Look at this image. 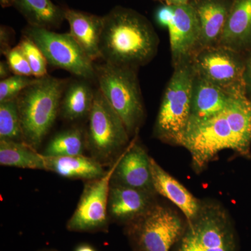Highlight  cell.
<instances>
[{"instance_id":"obj_18","label":"cell","mask_w":251,"mask_h":251,"mask_svg":"<svg viewBox=\"0 0 251 251\" xmlns=\"http://www.w3.org/2000/svg\"><path fill=\"white\" fill-rule=\"evenodd\" d=\"M192 4L199 21L201 30L199 50L217 46L231 5L226 0H197Z\"/></svg>"},{"instance_id":"obj_9","label":"cell","mask_w":251,"mask_h":251,"mask_svg":"<svg viewBox=\"0 0 251 251\" xmlns=\"http://www.w3.org/2000/svg\"><path fill=\"white\" fill-rule=\"evenodd\" d=\"M180 145L191 153L193 167L198 172L226 149L243 156L242 146L224 111L188 128Z\"/></svg>"},{"instance_id":"obj_31","label":"cell","mask_w":251,"mask_h":251,"mask_svg":"<svg viewBox=\"0 0 251 251\" xmlns=\"http://www.w3.org/2000/svg\"><path fill=\"white\" fill-rule=\"evenodd\" d=\"M13 31L7 26L1 25L0 27V44H1V53L4 54L12 49L11 44V35Z\"/></svg>"},{"instance_id":"obj_30","label":"cell","mask_w":251,"mask_h":251,"mask_svg":"<svg viewBox=\"0 0 251 251\" xmlns=\"http://www.w3.org/2000/svg\"><path fill=\"white\" fill-rule=\"evenodd\" d=\"M174 18V6L164 5L155 12V20L158 25L169 29Z\"/></svg>"},{"instance_id":"obj_33","label":"cell","mask_w":251,"mask_h":251,"mask_svg":"<svg viewBox=\"0 0 251 251\" xmlns=\"http://www.w3.org/2000/svg\"><path fill=\"white\" fill-rule=\"evenodd\" d=\"M11 69H10L9 64L6 61H1L0 62V78L4 80L11 76Z\"/></svg>"},{"instance_id":"obj_20","label":"cell","mask_w":251,"mask_h":251,"mask_svg":"<svg viewBox=\"0 0 251 251\" xmlns=\"http://www.w3.org/2000/svg\"><path fill=\"white\" fill-rule=\"evenodd\" d=\"M46 171L71 179H98L105 174L103 164L93 157L84 155L71 156H46Z\"/></svg>"},{"instance_id":"obj_26","label":"cell","mask_w":251,"mask_h":251,"mask_svg":"<svg viewBox=\"0 0 251 251\" xmlns=\"http://www.w3.org/2000/svg\"><path fill=\"white\" fill-rule=\"evenodd\" d=\"M0 140L23 142L17 99L0 103Z\"/></svg>"},{"instance_id":"obj_35","label":"cell","mask_w":251,"mask_h":251,"mask_svg":"<svg viewBox=\"0 0 251 251\" xmlns=\"http://www.w3.org/2000/svg\"><path fill=\"white\" fill-rule=\"evenodd\" d=\"M75 251H96V250L88 244H81L75 249Z\"/></svg>"},{"instance_id":"obj_29","label":"cell","mask_w":251,"mask_h":251,"mask_svg":"<svg viewBox=\"0 0 251 251\" xmlns=\"http://www.w3.org/2000/svg\"><path fill=\"white\" fill-rule=\"evenodd\" d=\"M11 72L16 75L33 76L32 72L25 56L18 46L12 48L4 54Z\"/></svg>"},{"instance_id":"obj_7","label":"cell","mask_w":251,"mask_h":251,"mask_svg":"<svg viewBox=\"0 0 251 251\" xmlns=\"http://www.w3.org/2000/svg\"><path fill=\"white\" fill-rule=\"evenodd\" d=\"M86 131L87 149L100 163H108L122 153L130 136L124 122L103 94L95 90L93 105Z\"/></svg>"},{"instance_id":"obj_13","label":"cell","mask_w":251,"mask_h":251,"mask_svg":"<svg viewBox=\"0 0 251 251\" xmlns=\"http://www.w3.org/2000/svg\"><path fill=\"white\" fill-rule=\"evenodd\" d=\"M111 181L124 186L156 193L150 169V157L143 146L133 143L120 155L117 159Z\"/></svg>"},{"instance_id":"obj_11","label":"cell","mask_w":251,"mask_h":251,"mask_svg":"<svg viewBox=\"0 0 251 251\" xmlns=\"http://www.w3.org/2000/svg\"><path fill=\"white\" fill-rule=\"evenodd\" d=\"M116 164L117 159L103 176L85 183L76 209L68 221L69 231L92 232L107 227L109 193Z\"/></svg>"},{"instance_id":"obj_27","label":"cell","mask_w":251,"mask_h":251,"mask_svg":"<svg viewBox=\"0 0 251 251\" xmlns=\"http://www.w3.org/2000/svg\"><path fill=\"white\" fill-rule=\"evenodd\" d=\"M18 47L25 56L32 72L33 76L40 78L49 75L48 62L39 48L27 36L23 35Z\"/></svg>"},{"instance_id":"obj_12","label":"cell","mask_w":251,"mask_h":251,"mask_svg":"<svg viewBox=\"0 0 251 251\" xmlns=\"http://www.w3.org/2000/svg\"><path fill=\"white\" fill-rule=\"evenodd\" d=\"M174 6V18L169 31L173 66L190 60L199 50V21L191 3Z\"/></svg>"},{"instance_id":"obj_16","label":"cell","mask_w":251,"mask_h":251,"mask_svg":"<svg viewBox=\"0 0 251 251\" xmlns=\"http://www.w3.org/2000/svg\"><path fill=\"white\" fill-rule=\"evenodd\" d=\"M64 16L70 27L69 34L92 61L100 58V41L103 16L64 8Z\"/></svg>"},{"instance_id":"obj_34","label":"cell","mask_w":251,"mask_h":251,"mask_svg":"<svg viewBox=\"0 0 251 251\" xmlns=\"http://www.w3.org/2000/svg\"><path fill=\"white\" fill-rule=\"evenodd\" d=\"M166 5L169 6H181V5L187 4L189 0H162Z\"/></svg>"},{"instance_id":"obj_14","label":"cell","mask_w":251,"mask_h":251,"mask_svg":"<svg viewBox=\"0 0 251 251\" xmlns=\"http://www.w3.org/2000/svg\"><path fill=\"white\" fill-rule=\"evenodd\" d=\"M156 193L112 182L108 199V216L128 224L151 209L156 203Z\"/></svg>"},{"instance_id":"obj_6","label":"cell","mask_w":251,"mask_h":251,"mask_svg":"<svg viewBox=\"0 0 251 251\" xmlns=\"http://www.w3.org/2000/svg\"><path fill=\"white\" fill-rule=\"evenodd\" d=\"M126 225L134 251H171L186 227L173 209L157 204Z\"/></svg>"},{"instance_id":"obj_10","label":"cell","mask_w":251,"mask_h":251,"mask_svg":"<svg viewBox=\"0 0 251 251\" xmlns=\"http://www.w3.org/2000/svg\"><path fill=\"white\" fill-rule=\"evenodd\" d=\"M195 72L232 96L247 94L245 63L239 52L221 46L199 50L191 57Z\"/></svg>"},{"instance_id":"obj_23","label":"cell","mask_w":251,"mask_h":251,"mask_svg":"<svg viewBox=\"0 0 251 251\" xmlns=\"http://www.w3.org/2000/svg\"><path fill=\"white\" fill-rule=\"evenodd\" d=\"M226 116L237 137L243 150V156L250 158L251 145V100L247 94L232 96Z\"/></svg>"},{"instance_id":"obj_5","label":"cell","mask_w":251,"mask_h":251,"mask_svg":"<svg viewBox=\"0 0 251 251\" xmlns=\"http://www.w3.org/2000/svg\"><path fill=\"white\" fill-rule=\"evenodd\" d=\"M235 232L222 206L202 202L198 215L186 227L173 251H237Z\"/></svg>"},{"instance_id":"obj_21","label":"cell","mask_w":251,"mask_h":251,"mask_svg":"<svg viewBox=\"0 0 251 251\" xmlns=\"http://www.w3.org/2000/svg\"><path fill=\"white\" fill-rule=\"evenodd\" d=\"M95 90L87 80L68 82L61 101L60 113L64 120L75 121L89 117L93 105Z\"/></svg>"},{"instance_id":"obj_1","label":"cell","mask_w":251,"mask_h":251,"mask_svg":"<svg viewBox=\"0 0 251 251\" xmlns=\"http://www.w3.org/2000/svg\"><path fill=\"white\" fill-rule=\"evenodd\" d=\"M158 44L151 23L138 11L117 6L103 16L100 54L104 62L138 69L152 60Z\"/></svg>"},{"instance_id":"obj_24","label":"cell","mask_w":251,"mask_h":251,"mask_svg":"<svg viewBox=\"0 0 251 251\" xmlns=\"http://www.w3.org/2000/svg\"><path fill=\"white\" fill-rule=\"evenodd\" d=\"M0 165L46 171L45 156L23 142L0 140Z\"/></svg>"},{"instance_id":"obj_15","label":"cell","mask_w":251,"mask_h":251,"mask_svg":"<svg viewBox=\"0 0 251 251\" xmlns=\"http://www.w3.org/2000/svg\"><path fill=\"white\" fill-rule=\"evenodd\" d=\"M232 97V95L196 74L193 84L191 112L186 130L224 112Z\"/></svg>"},{"instance_id":"obj_19","label":"cell","mask_w":251,"mask_h":251,"mask_svg":"<svg viewBox=\"0 0 251 251\" xmlns=\"http://www.w3.org/2000/svg\"><path fill=\"white\" fill-rule=\"evenodd\" d=\"M219 46L239 52L251 46V0H234Z\"/></svg>"},{"instance_id":"obj_22","label":"cell","mask_w":251,"mask_h":251,"mask_svg":"<svg viewBox=\"0 0 251 251\" xmlns=\"http://www.w3.org/2000/svg\"><path fill=\"white\" fill-rule=\"evenodd\" d=\"M13 6L34 27L51 30L58 28L65 20L64 8L51 0H14Z\"/></svg>"},{"instance_id":"obj_28","label":"cell","mask_w":251,"mask_h":251,"mask_svg":"<svg viewBox=\"0 0 251 251\" xmlns=\"http://www.w3.org/2000/svg\"><path fill=\"white\" fill-rule=\"evenodd\" d=\"M37 77L26 75H11L0 82V103L18 98L21 92L36 82Z\"/></svg>"},{"instance_id":"obj_17","label":"cell","mask_w":251,"mask_h":251,"mask_svg":"<svg viewBox=\"0 0 251 251\" xmlns=\"http://www.w3.org/2000/svg\"><path fill=\"white\" fill-rule=\"evenodd\" d=\"M150 169L155 192L166 198L177 206L187 221L194 219L201 210L202 202L177 180L164 171L151 157Z\"/></svg>"},{"instance_id":"obj_2","label":"cell","mask_w":251,"mask_h":251,"mask_svg":"<svg viewBox=\"0 0 251 251\" xmlns=\"http://www.w3.org/2000/svg\"><path fill=\"white\" fill-rule=\"evenodd\" d=\"M68 82L49 75L37 78L18 96L23 143L35 150L41 146L60 111Z\"/></svg>"},{"instance_id":"obj_3","label":"cell","mask_w":251,"mask_h":251,"mask_svg":"<svg viewBox=\"0 0 251 251\" xmlns=\"http://www.w3.org/2000/svg\"><path fill=\"white\" fill-rule=\"evenodd\" d=\"M94 68L99 91L121 118L130 138L134 136L145 117L137 69L104 62Z\"/></svg>"},{"instance_id":"obj_25","label":"cell","mask_w":251,"mask_h":251,"mask_svg":"<svg viewBox=\"0 0 251 251\" xmlns=\"http://www.w3.org/2000/svg\"><path fill=\"white\" fill-rule=\"evenodd\" d=\"M86 148V133L79 127H74L52 137L43 154L46 156H78L83 155Z\"/></svg>"},{"instance_id":"obj_32","label":"cell","mask_w":251,"mask_h":251,"mask_svg":"<svg viewBox=\"0 0 251 251\" xmlns=\"http://www.w3.org/2000/svg\"><path fill=\"white\" fill-rule=\"evenodd\" d=\"M247 91L249 90L251 93V57L248 59L245 64V74H244Z\"/></svg>"},{"instance_id":"obj_36","label":"cell","mask_w":251,"mask_h":251,"mask_svg":"<svg viewBox=\"0 0 251 251\" xmlns=\"http://www.w3.org/2000/svg\"><path fill=\"white\" fill-rule=\"evenodd\" d=\"M14 0H0V4L2 8H8L14 5Z\"/></svg>"},{"instance_id":"obj_8","label":"cell","mask_w":251,"mask_h":251,"mask_svg":"<svg viewBox=\"0 0 251 251\" xmlns=\"http://www.w3.org/2000/svg\"><path fill=\"white\" fill-rule=\"evenodd\" d=\"M45 56L49 65L67 71L84 80H96L93 62L69 33L28 25L23 31Z\"/></svg>"},{"instance_id":"obj_4","label":"cell","mask_w":251,"mask_h":251,"mask_svg":"<svg viewBox=\"0 0 251 251\" xmlns=\"http://www.w3.org/2000/svg\"><path fill=\"white\" fill-rule=\"evenodd\" d=\"M174 68L163 94L153 133L165 143L180 145L189 121L196 73L191 59Z\"/></svg>"}]
</instances>
